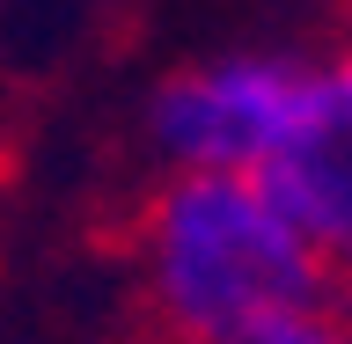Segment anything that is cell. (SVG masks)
<instances>
[{"instance_id":"3","label":"cell","mask_w":352,"mask_h":344,"mask_svg":"<svg viewBox=\"0 0 352 344\" xmlns=\"http://www.w3.org/2000/svg\"><path fill=\"white\" fill-rule=\"evenodd\" d=\"M264 183L294 205L330 271L352 286V51L316 59L301 95V117L286 132V147L272 154Z\"/></svg>"},{"instance_id":"2","label":"cell","mask_w":352,"mask_h":344,"mask_svg":"<svg viewBox=\"0 0 352 344\" xmlns=\"http://www.w3.org/2000/svg\"><path fill=\"white\" fill-rule=\"evenodd\" d=\"M316 59L294 51H220L154 88L147 103V147L162 169H220V176H264L272 154L301 117Z\"/></svg>"},{"instance_id":"1","label":"cell","mask_w":352,"mask_h":344,"mask_svg":"<svg viewBox=\"0 0 352 344\" xmlns=\"http://www.w3.org/2000/svg\"><path fill=\"white\" fill-rule=\"evenodd\" d=\"M140 308L162 344H235L242 330L323 308L338 271L264 176L169 169L140 213Z\"/></svg>"},{"instance_id":"5","label":"cell","mask_w":352,"mask_h":344,"mask_svg":"<svg viewBox=\"0 0 352 344\" xmlns=\"http://www.w3.org/2000/svg\"><path fill=\"white\" fill-rule=\"evenodd\" d=\"M338 8H345V22H352V0H338Z\"/></svg>"},{"instance_id":"4","label":"cell","mask_w":352,"mask_h":344,"mask_svg":"<svg viewBox=\"0 0 352 344\" xmlns=\"http://www.w3.org/2000/svg\"><path fill=\"white\" fill-rule=\"evenodd\" d=\"M235 344H352V330L338 323L330 301H323V308H294V315H272V323L242 330Z\"/></svg>"}]
</instances>
